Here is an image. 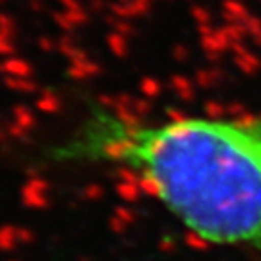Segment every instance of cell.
Here are the masks:
<instances>
[{
    "mask_svg": "<svg viewBox=\"0 0 261 261\" xmlns=\"http://www.w3.org/2000/svg\"><path fill=\"white\" fill-rule=\"evenodd\" d=\"M55 159L126 172L203 246L261 252V112L136 118L97 107Z\"/></svg>",
    "mask_w": 261,
    "mask_h": 261,
    "instance_id": "cell-1",
    "label": "cell"
}]
</instances>
